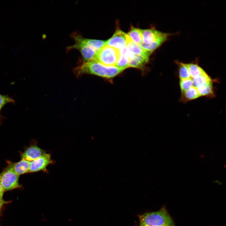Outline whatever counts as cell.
Instances as JSON below:
<instances>
[{
    "mask_svg": "<svg viewBox=\"0 0 226 226\" xmlns=\"http://www.w3.org/2000/svg\"><path fill=\"white\" fill-rule=\"evenodd\" d=\"M120 57L116 66L125 70L129 67V60L126 47L121 50Z\"/></svg>",
    "mask_w": 226,
    "mask_h": 226,
    "instance_id": "cell-15",
    "label": "cell"
},
{
    "mask_svg": "<svg viewBox=\"0 0 226 226\" xmlns=\"http://www.w3.org/2000/svg\"><path fill=\"white\" fill-rule=\"evenodd\" d=\"M120 57V50L105 45L98 51L94 59L105 66H114L118 61Z\"/></svg>",
    "mask_w": 226,
    "mask_h": 226,
    "instance_id": "cell-4",
    "label": "cell"
},
{
    "mask_svg": "<svg viewBox=\"0 0 226 226\" xmlns=\"http://www.w3.org/2000/svg\"></svg>",
    "mask_w": 226,
    "mask_h": 226,
    "instance_id": "cell-26",
    "label": "cell"
},
{
    "mask_svg": "<svg viewBox=\"0 0 226 226\" xmlns=\"http://www.w3.org/2000/svg\"><path fill=\"white\" fill-rule=\"evenodd\" d=\"M177 63L178 65V75L180 79L191 78L190 74L186 63L178 62Z\"/></svg>",
    "mask_w": 226,
    "mask_h": 226,
    "instance_id": "cell-19",
    "label": "cell"
},
{
    "mask_svg": "<svg viewBox=\"0 0 226 226\" xmlns=\"http://www.w3.org/2000/svg\"><path fill=\"white\" fill-rule=\"evenodd\" d=\"M126 47L128 50L135 55H141L149 57L152 53L132 40L127 35Z\"/></svg>",
    "mask_w": 226,
    "mask_h": 226,
    "instance_id": "cell-10",
    "label": "cell"
},
{
    "mask_svg": "<svg viewBox=\"0 0 226 226\" xmlns=\"http://www.w3.org/2000/svg\"><path fill=\"white\" fill-rule=\"evenodd\" d=\"M141 34L142 42L147 44H150L159 41L164 42L171 35L153 29H141Z\"/></svg>",
    "mask_w": 226,
    "mask_h": 226,
    "instance_id": "cell-6",
    "label": "cell"
},
{
    "mask_svg": "<svg viewBox=\"0 0 226 226\" xmlns=\"http://www.w3.org/2000/svg\"><path fill=\"white\" fill-rule=\"evenodd\" d=\"M181 93L182 100L185 102L195 100L200 97L197 88L193 86Z\"/></svg>",
    "mask_w": 226,
    "mask_h": 226,
    "instance_id": "cell-14",
    "label": "cell"
},
{
    "mask_svg": "<svg viewBox=\"0 0 226 226\" xmlns=\"http://www.w3.org/2000/svg\"><path fill=\"white\" fill-rule=\"evenodd\" d=\"M126 35L136 43L140 45L142 42L141 29L132 27Z\"/></svg>",
    "mask_w": 226,
    "mask_h": 226,
    "instance_id": "cell-16",
    "label": "cell"
},
{
    "mask_svg": "<svg viewBox=\"0 0 226 226\" xmlns=\"http://www.w3.org/2000/svg\"><path fill=\"white\" fill-rule=\"evenodd\" d=\"M126 34L118 29L113 35L106 41L105 45L121 50L126 46Z\"/></svg>",
    "mask_w": 226,
    "mask_h": 226,
    "instance_id": "cell-8",
    "label": "cell"
},
{
    "mask_svg": "<svg viewBox=\"0 0 226 226\" xmlns=\"http://www.w3.org/2000/svg\"><path fill=\"white\" fill-rule=\"evenodd\" d=\"M191 78H196L205 73V71L196 63H186Z\"/></svg>",
    "mask_w": 226,
    "mask_h": 226,
    "instance_id": "cell-17",
    "label": "cell"
},
{
    "mask_svg": "<svg viewBox=\"0 0 226 226\" xmlns=\"http://www.w3.org/2000/svg\"><path fill=\"white\" fill-rule=\"evenodd\" d=\"M71 36L75 43L68 46L67 50L73 49L78 50L82 56L83 62L94 59L96 53L105 45L106 41L85 38L76 32L73 33Z\"/></svg>",
    "mask_w": 226,
    "mask_h": 226,
    "instance_id": "cell-1",
    "label": "cell"
},
{
    "mask_svg": "<svg viewBox=\"0 0 226 226\" xmlns=\"http://www.w3.org/2000/svg\"><path fill=\"white\" fill-rule=\"evenodd\" d=\"M4 119H5V117L0 113V125L2 123V121Z\"/></svg>",
    "mask_w": 226,
    "mask_h": 226,
    "instance_id": "cell-24",
    "label": "cell"
},
{
    "mask_svg": "<svg viewBox=\"0 0 226 226\" xmlns=\"http://www.w3.org/2000/svg\"><path fill=\"white\" fill-rule=\"evenodd\" d=\"M9 202L7 201L3 200V197L0 196V204L4 205L5 204L8 203Z\"/></svg>",
    "mask_w": 226,
    "mask_h": 226,
    "instance_id": "cell-23",
    "label": "cell"
},
{
    "mask_svg": "<svg viewBox=\"0 0 226 226\" xmlns=\"http://www.w3.org/2000/svg\"><path fill=\"white\" fill-rule=\"evenodd\" d=\"M4 191L3 188L1 181V174H0V196L3 197V193Z\"/></svg>",
    "mask_w": 226,
    "mask_h": 226,
    "instance_id": "cell-22",
    "label": "cell"
},
{
    "mask_svg": "<svg viewBox=\"0 0 226 226\" xmlns=\"http://www.w3.org/2000/svg\"><path fill=\"white\" fill-rule=\"evenodd\" d=\"M15 103V100L12 98L7 95H3L0 94V113L2 109L7 104L9 103L14 104Z\"/></svg>",
    "mask_w": 226,
    "mask_h": 226,
    "instance_id": "cell-21",
    "label": "cell"
},
{
    "mask_svg": "<svg viewBox=\"0 0 226 226\" xmlns=\"http://www.w3.org/2000/svg\"><path fill=\"white\" fill-rule=\"evenodd\" d=\"M46 153L45 150L39 148L37 145H33L26 148L22 153L21 159L29 161L35 160Z\"/></svg>",
    "mask_w": 226,
    "mask_h": 226,
    "instance_id": "cell-9",
    "label": "cell"
},
{
    "mask_svg": "<svg viewBox=\"0 0 226 226\" xmlns=\"http://www.w3.org/2000/svg\"><path fill=\"white\" fill-rule=\"evenodd\" d=\"M3 205H2V204H0V214H1V213L2 207H3Z\"/></svg>",
    "mask_w": 226,
    "mask_h": 226,
    "instance_id": "cell-25",
    "label": "cell"
},
{
    "mask_svg": "<svg viewBox=\"0 0 226 226\" xmlns=\"http://www.w3.org/2000/svg\"><path fill=\"white\" fill-rule=\"evenodd\" d=\"M52 163L51 155L46 153L39 158L30 162L29 173L45 171L47 166Z\"/></svg>",
    "mask_w": 226,
    "mask_h": 226,
    "instance_id": "cell-7",
    "label": "cell"
},
{
    "mask_svg": "<svg viewBox=\"0 0 226 226\" xmlns=\"http://www.w3.org/2000/svg\"><path fill=\"white\" fill-rule=\"evenodd\" d=\"M149 58L145 56L134 54L133 57L129 60V67L142 68L148 62Z\"/></svg>",
    "mask_w": 226,
    "mask_h": 226,
    "instance_id": "cell-12",
    "label": "cell"
},
{
    "mask_svg": "<svg viewBox=\"0 0 226 226\" xmlns=\"http://www.w3.org/2000/svg\"><path fill=\"white\" fill-rule=\"evenodd\" d=\"M124 70L116 66H107L94 59L83 62L76 67L74 71L78 75L89 74L107 78H113Z\"/></svg>",
    "mask_w": 226,
    "mask_h": 226,
    "instance_id": "cell-2",
    "label": "cell"
},
{
    "mask_svg": "<svg viewBox=\"0 0 226 226\" xmlns=\"http://www.w3.org/2000/svg\"><path fill=\"white\" fill-rule=\"evenodd\" d=\"M196 88L200 96L209 97L213 95V89L212 82L202 84Z\"/></svg>",
    "mask_w": 226,
    "mask_h": 226,
    "instance_id": "cell-13",
    "label": "cell"
},
{
    "mask_svg": "<svg viewBox=\"0 0 226 226\" xmlns=\"http://www.w3.org/2000/svg\"><path fill=\"white\" fill-rule=\"evenodd\" d=\"M19 176L15 174L8 166L1 173L2 185L4 191L19 188L21 186L19 183Z\"/></svg>",
    "mask_w": 226,
    "mask_h": 226,
    "instance_id": "cell-5",
    "label": "cell"
},
{
    "mask_svg": "<svg viewBox=\"0 0 226 226\" xmlns=\"http://www.w3.org/2000/svg\"><path fill=\"white\" fill-rule=\"evenodd\" d=\"M30 161L24 159H21L19 161L10 164L8 167L17 175H19L29 173Z\"/></svg>",
    "mask_w": 226,
    "mask_h": 226,
    "instance_id": "cell-11",
    "label": "cell"
},
{
    "mask_svg": "<svg viewBox=\"0 0 226 226\" xmlns=\"http://www.w3.org/2000/svg\"><path fill=\"white\" fill-rule=\"evenodd\" d=\"M139 226H175L166 209L138 215Z\"/></svg>",
    "mask_w": 226,
    "mask_h": 226,
    "instance_id": "cell-3",
    "label": "cell"
},
{
    "mask_svg": "<svg viewBox=\"0 0 226 226\" xmlns=\"http://www.w3.org/2000/svg\"><path fill=\"white\" fill-rule=\"evenodd\" d=\"M192 78L193 86L196 88L202 84L212 82L211 78L206 72L196 78Z\"/></svg>",
    "mask_w": 226,
    "mask_h": 226,
    "instance_id": "cell-18",
    "label": "cell"
},
{
    "mask_svg": "<svg viewBox=\"0 0 226 226\" xmlns=\"http://www.w3.org/2000/svg\"><path fill=\"white\" fill-rule=\"evenodd\" d=\"M179 84L181 92H183L193 86L192 78L180 79Z\"/></svg>",
    "mask_w": 226,
    "mask_h": 226,
    "instance_id": "cell-20",
    "label": "cell"
}]
</instances>
